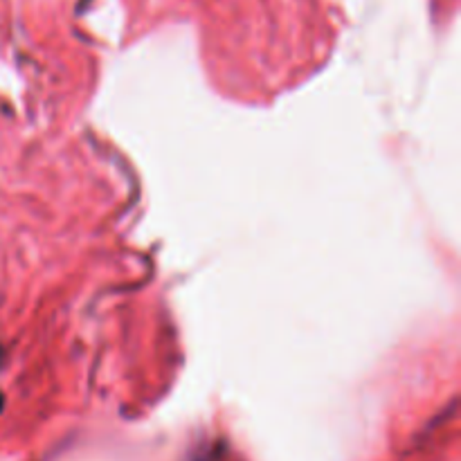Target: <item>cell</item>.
I'll return each instance as SVG.
<instances>
[{
    "mask_svg": "<svg viewBox=\"0 0 461 461\" xmlns=\"http://www.w3.org/2000/svg\"><path fill=\"white\" fill-rule=\"evenodd\" d=\"M198 461H228V459H225V455H214V453H207L205 455V457H203V459H198Z\"/></svg>",
    "mask_w": 461,
    "mask_h": 461,
    "instance_id": "obj_1",
    "label": "cell"
},
{
    "mask_svg": "<svg viewBox=\"0 0 461 461\" xmlns=\"http://www.w3.org/2000/svg\"><path fill=\"white\" fill-rule=\"evenodd\" d=\"M0 408H3V396H0Z\"/></svg>",
    "mask_w": 461,
    "mask_h": 461,
    "instance_id": "obj_2",
    "label": "cell"
},
{
    "mask_svg": "<svg viewBox=\"0 0 461 461\" xmlns=\"http://www.w3.org/2000/svg\"><path fill=\"white\" fill-rule=\"evenodd\" d=\"M0 356H3V354H0Z\"/></svg>",
    "mask_w": 461,
    "mask_h": 461,
    "instance_id": "obj_3",
    "label": "cell"
}]
</instances>
